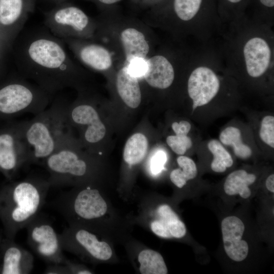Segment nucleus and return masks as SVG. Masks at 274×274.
Returning a JSON list of instances; mask_svg holds the SVG:
<instances>
[{
	"label": "nucleus",
	"instance_id": "obj_1",
	"mask_svg": "<svg viewBox=\"0 0 274 274\" xmlns=\"http://www.w3.org/2000/svg\"><path fill=\"white\" fill-rule=\"evenodd\" d=\"M63 41L44 25L23 28L11 50L18 73L53 95L66 88L89 89L90 74L73 60Z\"/></svg>",
	"mask_w": 274,
	"mask_h": 274
},
{
	"label": "nucleus",
	"instance_id": "obj_2",
	"mask_svg": "<svg viewBox=\"0 0 274 274\" xmlns=\"http://www.w3.org/2000/svg\"><path fill=\"white\" fill-rule=\"evenodd\" d=\"M217 41L226 68L239 87L260 94L273 92L272 27L244 16L224 24Z\"/></svg>",
	"mask_w": 274,
	"mask_h": 274
},
{
	"label": "nucleus",
	"instance_id": "obj_3",
	"mask_svg": "<svg viewBox=\"0 0 274 274\" xmlns=\"http://www.w3.org/2000/svg\"><path fill=\"white\" fill-rule=\"evenodd\" d=\"M68 225L85 228L114 244L122 245L131 236L133 225L113 206L106 188L93 185L73 187L50 203Z\"/></svg>",
	"mask_w": 274,
	"mask_h": 274
},
{
	"label": "nucleus",
	"instance_id": "obj_4",
	"mask_svg": "<svg viewBox=\"0 0 274 274\" xmlns=\"http://www.w3.org/2000/svg\"><path fill=\"white\" fill-rule=\"evenodd\" d=\"M205 0H172L153 8L143 21L167 33L172 41L203 44L216 39L224 24L218 13L205 8Z\"/></svg>",
	"mask_w": 274,
	"mask_h": 274
},
{
	"label": "nucleus",
	"instance_id": "obj_5",
	"mask_svg": "<svg viewBox=\"0 0 274 274\" xmlns=\"http://www.w3.org/2000/svg\"><path fill=\"white\" fill-rule=\"evenodd\" d=\"M96 19L97 28L94 40L113 51L118 67L145 60L158 46L151 27L144 21L106 11Z\"/></svg>",
	"mask_w": 274,
	"mask_h": 274
},
{
	"label": "nucleus",
	"instance_id": "obj_6",
	"mask_svg": "<svg viewBox=\"0 0 274 274\" xmlns=\"http://www.w3.org/2000/svg\"><path fill=\"white\" fill-rule=\"evenodd\" d=\"M83 149L73 136L44 161L51 187H106V167L102 158Z\"/></svg>",
	"mask_w": 274,
	"mask_h": 274
},
{
	"label": "nucleus",
	"instance_id": "obj_7",
	"mask_svg": "<svg viewBox=\"0 0 274 274\" xmlns=\"http://www.w3.org/2000/svg\"><path fill=\"white\" fill-rule=\"evenodd\" d=\"M50 187L48 179L30 177L0 188V220L6 237L15 239L40 213Z\"/></svg>",
	"mask_w": 274,
	"mask_h": 274
},
{
	"label": "nucleus",
	"instance_id": "obj_8",
	"mask_svg": "<svg viewBox=\"0 0 274 274\" xmlns=\"http://www.w3.org/2000/svg\"><path fill=\"white\" fill-rule=\"evenodd\" d=\"M67 105L58 97L31 120L22 121L27 163L43 164L62 143L73 136L66 119Z\"/></svg>",
	"mask_w": 274,
	"mask_h": 274
},
{
	"label": "nucleus",
	"instance_id": "obj_9",
	"mask_svg": "<svg viewBox=\"0 0 274 274\" xmlns=\"http://www.w3.org/2000/svg\"><path fill=\"white\" fill-rule=\"evenodd\" d=\"M192 47L172 41L145 60L141 81L158 95L181 96Z\"/></svg>",
	"mask_w": 274,
	"mask_h": 274
},
{
	"label": "nucleus",
	"instance_id": "obj_10",
	"mask_svg": "<svg viewBox=\"0 0 274 274\" xmlns=\"http://www.w3.org/2000/svg\"><path fill=\"white\" fill-rule=\"evenodd\" d=\"M136 207L133 214L126 215L131 224L138 225L164 239H180L187 233L186 227L173 207L159 200L156 194L134 193Z\"/></svg>",
	"mask_w": 274,
	"mask_h": 274
},
{
	"label": "nucleus",
	"instance_id": "obj_11",
	"mask_svg": "<svg viewBox=\"0 0 274 274\" xmlns=\"http://www.w3.org/2000/svg\"><path fill=\"white\" fill-rule=\"evenodd\" d=\"M97 98L89 89L78 92L77 99L66 108L67 123L79 132L78 140L90 153L98 155V150L107 133L106 126L97 108Z\"/></svg>",
	"mask_w": 274,
	"mask_h": 274
},
{
	"label": "nucleus",
	"instance_id": "obj_12",
	"mask_svg": "<svg viewBox=\"0 0 274 274\" xmlns=\"http://www.w3.org/2000/svg\"><path fill=\"white\" fill-rule=\"evenodd\" d=\"M52 95L18 73L0 85V119L45 110Z\"/></svg>",
	"mask_w": 274,
	"mask_h": 274
},
{
	"label": "nucleus",
	"instance_id": "obj_13",
	"mask_svg": "<svg viewBox=\"0 0 274 274\" xmlns=\"http://www.w3.org/2000/svg\"><path fill=\"white\" fill-rule=\"evenodd\" d=\"M59 234L63 251L94 264H116L119 259L114 243L94 231L85 228L68 225Z\"/></svg>",
	"mask_w": 274,
	"mask_h": 274
},
{
	"label": "nucleus",
	"instance_id": "obj_14",
	"mask_svg": "<svg viewBox=\"0 0 274 274\" xmlns=\"http://www.w3.org/2000/svg\"><path fill=\"white\" fill-rule=\"evenodd\" d=\"M43 15L44 25L57 38L95 39L97 28L96 18L67 1L43 12Z\"/></svg>",
	"mask_w": 274,
	"mask_h": 274
},
{
	"label": "nucleus",
	"instance_id": "obj_15",
	"mask_svg": "<svg viewBox=\"0 0 274 274\" xmlns=\"http://www.w3.org/2000/svg\"><path fill=\"white\" fill-rule=\"evenodd\" d=\"M77 59L89 69L109 78L113 77L118 67L113 51L101 42L92 39H62Z\"/></svg>",
	"mask_w": 274,
	"mask_h": 274
},
{
	"label": "nucleus",
	"instance_id": "obj_16",
	"mask_svg": "<svg viewBox=\"0 0 274 274\" xmlns=\"http://www.w3.org/2000/svg\"><path fill=\"white\" fill-rule=\"evenodd\" d=\"M27 163V152L22 134V121L12 122L0 128V172L12 181Z\"/></svg>",
	"mask_w": 274,
	"mask_h": 274
},
{
	"label": "nucleus",
	"instance_id": "obj_17",
	"mask_svg": "<svg viewBox=\"0 0 274 274\" xmlns=\"http://www.w3.org/2000/svg\"><path fill=\"white\" fill-rule=\"evenodd\" d=\"M26 228L28 244L39 257L51 264L64 263L59 234L48 220L39 213Z\"/></svg>",
	"mask_w": 274,
	"mask_h": 274
},
{
	"label": "nucleus",
	"instance_id": "obj_18",
	"mask_svg": "<svg viewBox=\"0 0 274 274\" xmlns=\"http://www.w3.org/2000/svg\"><path fill=\"white\" fill-rule=\"evenodd\" d=\"M37 0H0V39L10 50L24 27L29 15L35 11Z\"/></svg>",
	"mask_w": 274,
	"mask_h": 274
},
{
	"label": "nucleus",
	"instance_id": "obj_19",
	"mask_svg": "<svg viewBox=\"0 0 274 274\" xmlns=\"http://www.w3.org/2000/svg\"><path fill=\"white\" fill-rule=\"evenodd\" d=\"M136 272L140 274H166L168 269L162 255L132 236L123 245Z\"/></svg>",
	"mask_w": 274,
	"mask_h": 274
},
{
	"label": "nucleus",
	"instance_id": "obj_20",
	"mask_svg": "<svg viewBox=\"0 0 274 274\" xmlns=\"http://www.w3.org/2000/svg\"><path fill=\"white\" fill-rule=\"evenodd\" d=\"M3 262L0 274H28L34 266V257L14 239L6 237L1 243Z\"/></svg>",
	"mask_w": 274,
	"mask_h": 274
},
{
	"label": "nucleus",
	"instance_id": "obj_21",
	"mask_svg": "<svg viewBox=\"0 0 274 274\" xmlns=\"http://www.w3.org/2000/svg\"><path fill=\"white\" fill-rule=\"evenodd\" d=\"M221 231L226 255L234 261L245 260L249 253V246L242 239L245 225L241 219L235 216L224 218L221 222Z\"/></svg>",
	"mask_w": 274,
	"mask_h": 274
},
{
	"label": "nucleus",
	"instance_id": "obj_22",
	"mask_svg": "<svg viewBox=\"0 0 274 274\" xmlns=\"http://www.w3.org/2000/svg\"><path fill=\"white\" fill-rule=\"evenodd\" d=\"M110 82L117 96L127 107L135 109L140 106L143 97L141 81L126 64L118 67Z\"/></svg>",
	"mask_w": 274,
	"mask_h": 274
},
{
	"label": "nucleus",
	"instance_id": "obj_23",
	"mask_svg": "<svg viewBox=\"0 0 274 274\" xmlns=\"http://www.w3.org/2000/svg\"><path fill=\"white\" fill-rule=\"evenodd\" d=\"M256 180V176L244 169H238L231 173L226 178L223 188L225 193L230 196L239 195L244 199L251 195L249 186Z\"/></svg>",
	"mask_w": 274,
	"mask_h": 274
},
{
	"label": "nucleus",
	"instance_id": "obj_24",
	"mask_svg": "<svg viewBox=\"0 0 274 274\" xmlns=\"http://www.w3.org/2000/svg\"><path fill=\"white\" fill-rule=\"evenodd\" d=\"M219 141L231 147L234 155L239 159L246 160L252 155L251 148L244 142L242 132L237 127L230 125L224 128L219 134Z\"/></svg>",
	"mask_w": 274,
	"mask_h": 274
},
{
	"label": "nucleus",
	"instance_id": "obj_25",
	"mask_svg": "<svg viewBox=\"0 0 274 274\" xmlns=\"http://www.w3.org/2000/svg\"><path fill=\"white\" fill-rule=\"evenodd\" d=\"M177 163L179 167L170 172L169 179L177 188L182 189L196 177L197 168L194 161L184 155H179Z\"/></svg>",
	"mask_w": 274,
	"mask_h": 274
},
{
	"label": "nucleus",
	"instance_id": "obj_26",
	"mask_svg": "<svg viewBox=\"0 0 274 274\" xmlns=\"http://www.w3.org/2000/svg\"><path fill=\"white\" fill-rule=\"evenodd\" d=\"M208 148L213 155L211 168L215 173L224 172L233 163L230 153L223 145L216 139H212L208 143Z\"/></svg>",
	"mask_w": 274,
	"mask_h": 274
},
{
	"label": "nucleus",
	"instance_id": "obj_27",
	"mask_svg": "<svg viewBox=\"0 0 274 274\" xmlns=\"http://www.w3.org/2000/svg\"><path fill=\"white\" fill-rule=\"evenodd\" d=\"M175 134L168 135L166 143L171 150L178 155H183L192 146V141L188 135L190 130L176 123L172 124Z\"/></svg>",
	"mask_w": 274,
	"mask_h": 274
},
{
	"label": "nucleus",
	"instance_id": "obj_28",
	"mask_svg": "<svg viewBox=\"0 0 274 274\" xmlns=\"http://www.w3.org/2000/svg\"><path fill=\"white\" fill-rule=\"evenodd\" d=\"M259 137L265 145L274 148V117L266 115L262 117L258 130Z\"/></svg>",
	"mask_w": 274,
	"mask_h": 274
},
{
	"label": "nucleus",
	"instance_id": "obj_29",
	"mask_svg": "<svg viewBox=\"0 0 274 274\" xmlns=\"http://www.w3.org/2000/svg\"><path fill=\"white\" fill-rule=\"evenodd\" d=\"M167 160L166 153L159 150L151 157L148 163V172L152 177H156L165 169L164 165Z\"/></svg>",
	"mask_w": 274,
	"mask_h": 274
},
{
	"label": "nucleus",
	"instance_id": "obj_30",
	"mask_svg": "<svg viewBox=\"0 0 274 274\" xmlns=\"http://www.w3.org/2000/svg\"><path fill=\"white\" fill-rule=\"evenodd\" d=\"M260 5L263 8L262 17V24L273 27L274 18L273 8L274 0H258Z\"/></svg>",
	"mask_w": 274,
	"mask_h": 274
},
{
	"label": "nucleus",
	"instance_id": "obj_31",
	"mask_svg": "<svg viewBox=\"0 0 274 274\" xmlns=\"http://www.w3.org/2000/svg\"><path fill=\"white\" fill-rule=\"evenodd\" d=\"M228 6L230 7L226 23L238 19L244 15L241 8V4L245 0H224ZM225 23V24H226Z\"/></svg>",
	"mask_w": 274,
	"mask_h": 274
},
{
	"label": "nucleus",
	"instance_id": "obj_32",
	"mask_svg": "<svg viewBox=\"0 0 274 274\" xmlns=\"http://www.w3.org/2000/svg\"><path fill=\"white\" fill-rule=\"evenodd\" d=\"M68 270V274H92L94 271L86 265L66 259L63 264Z\"/></svg>",
	"mask_w": 274,
	"mask_h": 274
},
{
	"label": "nucleus",
	"instance_id": "obj_33",
	"mask_svg": "<svg viewBox=\"0 0 274 274\" xmlns=\"http://www.w3.org/2000/svg\"><path fill=\"white\" fill-rule=\"evenodd\" d=\"M44 273L68 274V271L64 264H52L46 267Z\"/></svg>",
	"mask_w": 274,
	"mask_h": 274
},
{
	"label": "nucleus",
	"instance_id": "obj_34",
	"mask_svg": "<svg viewBox=\"0 0 274 274\" xmlns=\"http://www.w3.org/2000/svg\"><path fill=\"white\" fill-rule=\"evenodd\" d=\"M94 3L99 8L104 10L109 6H112L122 0H85Z\"/></svg>",
	"mask_w": 274,
	"mask_h": 274
},
{
	"label": "nucleus",
	"instance_id": "obj_35",
	"mask_svg": "<svg viewBox=\"0 0 274 274\" xmlns=\"http://www.w3.org/2000/svg\"><path fill=\"white\" fill-rule=\"evenodd\" d=\"M136 3L146 6H151L152 8L163 4V0H133Z\"/></svg>",
	"mask_w": 274,
	"mask_h": 274
},
{
	"label": "nucleus",
	"instance_id": "obj_36",
	"mask_svg": "<svg viewBox=\"0 0 274 274\" xmlns=\"http://www.w3.org/2000/svg\"><path fill=\"white\" fill-rule=\"evenodd\" d=\"M265 186L267 189L270 192H274V175H270L266 179Z\"/></svg>",
	"mask_w": 274,
	"mask_h": 274
},
{
	"label": "nucleus",
	"instance_id": "obj_37",
	"mask_svg": "<svg viewBox=\"0 0 274 274\" xmlns=\"http://www.w3.org/2000/svg\"><path fill=\"white\" fill-rule=\"evenodd\" d=\"M45 1L48 2H50L52 4H53L55 5L67 1V0H45Z\"/></svg>",
	"mask_w": 274,
	"mask_h": 274
},
{
	"label": "nucleus",
	"instance_id": "obj_38",
	"mask_svg": "<svg viewBox=\"0 0 274 274\" xmlns=\"http://www.w3.org/2000/svg\"><path fill=\"white\" fill-rule=\"evenodd\" d=\"M5 50L2 47L0 46V60L2 58V55L3 54V53L4 52Z\"/></svg>",
	"mask_w": 274,
	"mask_h": 274
},
{
	"label": "nucleus",
	"instance_id": "obj_39",
	"mask_svg": "<svg viewBox=\"0 0 274 274\" xmlns=\"http://www.w3.org/2000/svg\"><path fill=\"white\" fill-rule=\"evenodd\" d=\"M0 46L2 47L5 50V51H6V49H5V47H4L3 44V43H2V42L1 40V39H0Z\"/></svg>",
	"mask_w": 274,
	"mask_h": 274
}]
</instances>
